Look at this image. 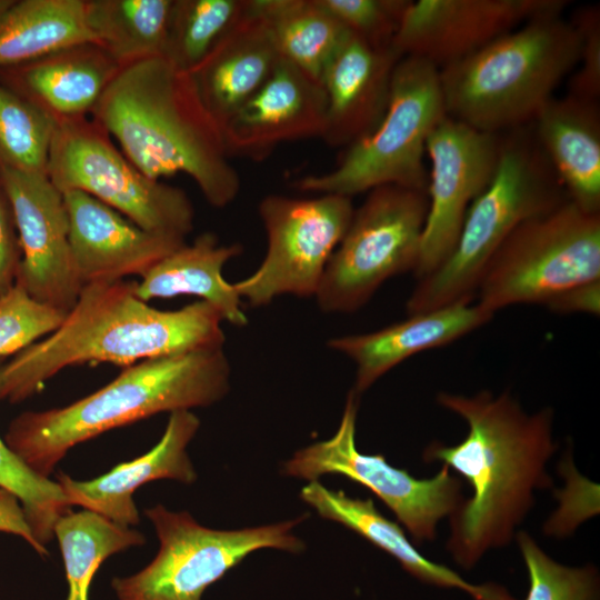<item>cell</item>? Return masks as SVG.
Segmentation results:
<instances>
[{
  "instance_id": "obj_1",
  "label": "cell",
  "mask_w": 600,
  "mask_h": 600,
  "mask_svg": "<svg viewBox=\"0 0 600 600\" xmlns=\"http://www.w3.org/2000/svg\"><path fill=\"white\" fill-rule=\"evenodd\" d=\"M437 401L468 424L466 438L454 446L432 442L424 462L440 461L467 480L472 489L449 517L446 548L461 568L472 569L490 550L508 546L534 506L537 490L552 479L547 464L557 450L553 410L526 412L507 391L494 396L440 392Z\"/></svg>"
},
{
  "instance_id": "obj_2",
  "label": "cell",
  "mask_w": 600,
  "mask_h": 600,
  "mask_svg": "<svg viewBox=\"0 0 600 600\" xmlns=\"http://www.w3.org/2000/svg\"><path fill=\"white\" fill-rule=\"evenodd\" d=\"M136 282L84 284L61 326L0 366V401L22 402L67 367L139 361L222 347V317L206 301L160 310L137 297Z\"/></svg>"
},
{
  "instance_id": "obj_3",
  "label": "cell",
  "mask_w": 600,
  "mask_h": 600,
  "mask_svg": "<svg viewBox=\"0 0 600 600\" xmlns=\"http://www.w3.org/2000/svg\"><path fill=\"white\" fill-rule=\"evenodd\" d=\"M90 118L149 178L184 173L216 208L237 198L240 177L219 123L204 106L192 74L166 57L121 67Z\"/></svg>"
},
{
  "instance_id": "obj_4",
  "label": "cell",
  "mask_w": 600,
  "mask_h": 600,
  "mask_svg": "<svg viewBox=\"0 0 600 600\" xmlns=\"http://www.w3.org/2000/svg\"><path fill=\"white\" fill-rule=\"evenodd\" d=\"M230 374L223 346L146 359L71 404L20 413L3 440L32 471L49 478L71 448L109 430L214 404L229 392Z\"/></svg>"
},
{
  "instance_id": "obj_5",
  "label": "cell",
  "mask_w": 600,
  "mask_h": 600,
  "mask_svg": "<svg viewBox=\"0 0 600 600\" xmlns=\"http://www.w3.org/2000/svg\"><path fill=\"white\" fill-rule=\"evenodd\" d=\"M580 51L570 20L534 18L439 69L447 116L493 134L530 124L577 68Z\"/></svg>"
},
{
  "instance_id": "obj_6",
  "label": "cell",
  "mask_w": 600,
  "mask_h": 600,
  "mask_svg": "<svg viewBox=\"0 0 600 600\" xmlns=\"http://www.w3.org/2000/svg\"><path fill=\"white\" fill-rule=\"evenodd\" d=\"M568 200L532 123L500 133L499 160L490 183L469 206L450 256L418 279L407 301L408 314L473 302L490 259L509 234Z\"/></svg>"
},
{
  "instance_id": "obj_7",
  "label": "cell",
  "mask_w": 600,
  "mask_h": 600,
  "mask_svg": "<svg viewBox=\"0 0 600 600\" xmlns=\"http://www.w3.org/2000/svg\"><path fill=\"white\" fill-rule=\"evenodd\" d=\"M446 116L439 69L423 59L402 57L378 127L347 147L332 170L302 177L294 186L349 198L387 184L427 191L426 146Z\"/></svg>"
},
{
  "instance_id": "obj_8",
  "label": "cell",
  "mask_w": 600,
  "mask_h": 600,
  "mask_svg": "<svg viewBox=\"0 0 600 600\" xmlns=\"http://www.w3.org/2000/svg\"><path fill=\"white\" fill-rule=\"evenodd\" d=\"M600 280V213L568 200L518 226L490 259L476 303L494 314L520 303L547 304Z\"/></svg>"
},
{
  "instance_id": "obj_9",
  "label": "cell",
  "mask_w": 600,
  "mask_h": 600,
  "mask_svg": "<svg viewBox=\"0 0 600 600\" xmlns=\"http://www.w3.org/2000/svg\"><path fill=\"white\" fill-rule=\"evenodd\" d=\"M158 536L154 559L139 572L116 577L119 600H202L204 590L253 551L273 548L298 553L304 543L292 533L308 514L273 524L239 530L201 526L187 511L162 504L144 510Z\"/></svg>"
},
{
  "instance_id": "obj_10",
  "label": "cell",
  "mask_w": 600,
  "mask_h": 600,
  "mask_svg": "<svg viewBox=\"0 0 600 600\" xmlns=\"http://www.w3.org/2000/svg\"><path fill=\"white\" fill-rule=\"evenodd\" d=\"M47 176L62 193L83 191L147 231L184 239L193 230L187 193L146 176L90 117L57 123Z\"/></svg>"
},
{
  "instance_id": "obj_11",
  "label": "cell",
  "mask_w": 600,
  "mask_h": 600,
  "mask_svg": "<svg viewBox=\"0 0 600 600\" xmlns=\"http://www.w3.org/2000/svg\"><path fill=\"white\" fill-rule=\"evenodd\" d=\"M367 193L316 292L324 312L360 309L384 281L417 266L429 206L427 191L387 184Z\"/></svg>"
},
{
  "instance_id": "obj_12",
  "label": "cell",
  "mask_w": 600,
  "mask_h": 600,
  "mask_svg": "<svg viewBox=\"0 0 600 600\" xmlns=\"http://www.w3.org/2000/svg\"><path fill=\"white\" fill-rule=\"evenodd\" d=\"M359 396L349 392L337 432L326 441L297 451L283 473L308 481L323 474H341L371 490L403 524L417 544L437 538L441 519L453 514L464 501L461 480L442 464L424 479L389 464L382 454H363L356 446Z\"/></svg>"
},
{
  "instance_id": "obj_13",
  "label": "cell",
  "mask_w": 600,
  "mask_h": 600,
  "mask_svg": "<svg viewBox=\"0 0 600 600\" xmlns=\"http://www.w3.org/2000/svg\"><path fill=\"white\" fill-rule=\"evenodd\" d=\"M351 198L264 197L259 204L268 249L259 268L233 286L253 307L281 294L312 297L353 216Z\"/></svg>"
},
{
  "instance_id": "obj_14",
  "label": "cell",
  "mask_w": 600,
  "mask_h": 600,
  "mask_svg": "<svg viewBox=\"0 0 600 600\" xmlns=\"http://www.w3.org/2000/svg\"><path fill=\"white\" fill-rule=\"evenodd\" d=\"M499 152L500 133L479 131L448 116L429 136V206L413 270L418 279L434 271L452 252L469 206L494 174Z\"/></svg>"
},
{
  "instance_id": "obj_15",
  "label": "cell",
  "mask_w": 600,
  "mask_h": 600,
  "mask_svg": "<svg viewBox=\"0 0 600 600\" xmlns=\"http://www.w3.org/2000/svg\"><path fill=\"white\" fill-rule=\"evenodd\" d=\"M0 184L21 248L17 282L36 300L68 312L82 283L76 271L63 194L47 174L0 166Z\"/></svg>"
},
{
  "instance_id": "obj_16",
  "label": "cell",
  "mask_w": 600,
  "mask_h": 600,
  "mask_svg": "<svg viewBox=\"0 0 600 600\" xmlns=\"http://www.w3.org/2000/svg\"><path fill=\"white\" fill-rule=\"evenodd\" d=\"M568 6L566 0H410L392 47L441 69L534 18L562 14Z\"/></svg>"
},
{
  "instance_id": "obj_17",
  "label": "cell",
  "mask_w": 600,
  "mask_h": 600,
  "mask_svg": "<svg viewBox=\"0 0 600 600\" xmlns=\"http://www.w3.org/2000/svg\"><path fill=\"white\" fill-rule=\"evenodd\" d=\"M326 114L322 84L281 58L260 89L222 123L227 152L261 161L282 142L322 138Z\"/></svg>"
},
{
  "instance_id": "obj_18",
  "label": "cell",
  "mask_w": 600,
  "mask_h": 600,
  "mask_svg": "<svg viewBox=\"0 0 600 600\" xmlns=\"http://www.w3.org/2000/svg\"><path fill=\"white\" fill-rule=\"evenodd\" d=\"M69 219V243L82 287L98 281L141 277L186 243L184 239L147 231L92 196L62 193Z\"/></svg>"
},
{
  "instance_id": "obj_19",
  "label": "cell",
  "mask_w": 600,
  "mask_h": 600,
  "mask_svg": "<svg viewBox=\"0 0 600 600\" xmlns=\"http://www.w3.org/2000/svg\"><path fill=\"white\" fill-rule=\"evenodd\" d=\"M401 58L393 47L373 48L347 32L320 79L327 100L321 139L327 144L347 148L378 127Z\"/></svg>"
},
{
  "instance_id": "obj_20",
  "label": "cell",
  "mask_w": 600,
  "mask_h": 600,
  "mask_svg": "<svg viewBox=\"0 0 600 600\" xmlns=\"http://www.w3.org/2000/svg\"><path fill=\"white\" fill-rule=\"evenodd\" d=\"M199 427L200 420L191 410L171 412L161 439L143 456L88 481L63 472L57 473L56 481L71 507L80 506L121 526H137L140 514L132 496L138 488L162 479L186 484L197 480L187 447Z\"/></svg>"
},
{
  "instance_id": "obj_21",
  "label": "cell",
  "mask_w": 600,
  "mask_h": 600,
  "mask_svg": "<svg viewBox=\"0 0 600 600\" xmlns=\"http://www.w3.org/2000/svg\"><path fill=\"white\" fill-rule=\"evenodd\" d=\"M478 303H457L409 314L380 330L333 338L328 346L357 366L352 389L358 396L407 358L428 349L447 346L492 319Z\"/></svg>"
},
{
  "instance_id": "obj_22",
  "label": "cell",
  "mask_w": 600,
  "mask_h": 600,
  "mask_svg": "<svg viewBox=\"0 0 600 600\" xmlns=\"http://www.w3.org/2000/svg\"><path fill=\"white\" fill-rule=\"evenodd\" d=\"M280 59L266 21L250 0L241 19L191 72L220 128L268 80Z\"/></svg>"
},
{
  "instance_id": "obj_23",
  "label": "cell",
  "mask_w": 600,
  "mask_h": 600,
  "mask_svg": "<svg viewBox=\"0 0 600 600\" xmlns=\"http://www.w3.org/2000/svg\"><path fill=\"white\" fill-rule=\"evenodd\" d=\"M536 138L569 200L600 213L599 101L552 98L532 122Z\"/></svg>"
},
{
  "instance_id": "obj_24",
  "label": "cell",
  "mask_w": 600,
  "mask_h": 600,
  "mask_svg": "<svg viewBox=\"0 0 600 600\" xmlns=\"http://www.w3.org/2000/svg\"><path fill=\"white\" fill-rule=\"evenodd\" d=\"M16 68V92L61 123L90 117L121 67L98 44L82 43Z\"/></svg>"
},
{
  "instance_id": "obj_25",
  "label": "cell",
  "mask_w": 600,
  "mask_h": 600,
  "mask_svg": "<svg viewBox=\"0 0 600 600\" xmlns=\"http://www.w3.org/2000/svg\"><path fill=\"white\" fill-rule=\"evenodd\" d=\"M300 498L320 517L336 521L392 556L401 567L422 582L466 591L474 600H516L496 583L473 584L450 568L423 557L396 522L383 517L372 499L352 498L326 488L318 480L300 491Z\"/></svg>"
},
{
  "instance_id": "obj_26",
  "label": "cell",
  "mask_w": 600,
  "mask_h": 600,
  "mask_svg": "<svg viewBox=\"0 0 600 600\" xmlns=\"http://www.w3.org/2000/svg\"><path fill=\"white\" fill-rule=\"evenodd\" d=\"M242 252L239 243L221 244L216 234H199L191 244L183 243L140 277L134 284L138 298L170 299L192 294L211 304L237 327L248 323L241 298L233 283L222 276L224 264Z\"/></svg>"
},
{
  "instance_id": "obj_27",
  "label": "cell",
  "mask_w": 600,
  "mask_h": 600,
  "mask_svg": "<svg viewBox=\"0 0 600 600\" xmlns=\"http://www.w3.org/2000/svg\"><path fill=\"white\" fill-rule=\"evenodd\" d=\"M82 43H96L86 23L84 0L13 1L0 14V67Z\"/></svg>"
},
{
  "instance_id": "obj_28",
  "label": "cell",
  "mask_w": 600,
  "mask_h": 600,
  "mask_svg": "<svg viewBox=\"0 0 600 600\" xmlns=\"http://www.w3.org/2000/svg\"><path fill=\"white\" fill-rule=\"evenodd\" d=\"M174 0H84L96 43L120 67L164 56Z\"/></svg>"
},
{
  "instance_id": "obj_29",
  "label": "cell",
  "mask_w": 600,
  "mask_h": 600,
  "mask_svg": "<svg viewBox=\"0 0 600 600\" xmlns=\"http://www.w3.org/2000/svg\"><path fill=\"white\" fill-rule=\"evenodd\" d=\"M254 4L281 58L320 82L348 30L319 0H254Z\"/></svg>"
},
{
  "instance_id": "obj_30",
  "label": "cell",
  "mask_w": 600,
  "mask_h": 600,
  "mask_svg": "<svg viewBox=\"0 0 600 600\" xmlns=\"http://www.w3.org/2000/svg\"><path fill=\"white\" fill-rule=\"evenodd\" d=\"M61 550L68 582L67 600H88L94 573L110 556L142 546L144 536L96 512L71 510L53 528Z\"/></svg>"
},
{
  "instance_id": "obj_31",
  "label": "cell",
  "mask_w": 600,
  "mask_h": 600,
  "mask_svg": "<svg viewBox=\"0 0 600 600\" xmlns=\"http://www.w3.org/2000/svg\"><path fill=\"white\" fill-rule=\"evenodd\" d=\"M250 0H174L164 56L193 72L241 19Z\"/></svg>"
},
{
  "instance_id": "obj_32",
  "label": "cell",
  "mask_w": 600,
  "mask_h": 600,
  "mask_svg": "<svg viewBox=\"0 0 600 600\" xmlns=\"http://www.w3.org/2000/svg\"><path fill=\"white\" fill-rule=\"evenodd\" d=\"M56 126L37 106L0 84V166L47 174Z\"/></svg>"
},
{
  "instance_id": "obj_33",
  "label": "cell",
  "mask_w": 600,
  "mask_h": 600,
  "mask_svg": "<svg viewBox=\"0 0 600 600\" xmlns=\"http://www.w3.org/2000/svg\"><path fill=\"white\" fill-rule=\"evenodd\" d=\"M0 488L18 498L34 539L47 548L54 537V523L71 506L56 480L32 471L1 437Z\"/></svg>"
},
{
  "instance_id": "obj_34",
  "label": "cell",
  "mask_w": 600,
  "mask_h": 600,
  "mask_svg": "<svg viewBox=\"0 0 600 600\" xmlns=\"http://www.w3.org/2000/svg\"><path fill=\"white\" fill-rule=\"evenodd\" d=\"M514 539L529 577L524 600H599L596 567H567L554 561L526 531L517 532Z\"/></svg>"
},
{
  "instance_id": "obj_35",
  "label": "cell",
  "mask_w": 600,
  "mask_h": 600,
  "mask_svg": "<svg viewBox=\"0 0 600 600\" xmlns=\"http://www.w3.org/2000/svg\"><path fill=\"white\" fill-rule=\"evenodd\" d=\"M67 312L32 298L19 283L0 297V359L56 331Z\"/></svg>"
},
{
  "instance_id": "obj_36",
  "label": "cell",
  "mask_w": 600,
  "mask_h": 600,
  "mask_svg": "<svg viewBox=\"0 0 600 600\" xmlns=\"http://www.w3.org/2000/svg\"><path fill=\"white\" fill-rule=\"evenodd\" d=\"M348 31L373 48H390L410 0H319Z\"/></svg>"
},
{
  "instance_id": "obj_37",
  "label": "cell",
  "mask_w": 600,
  "mask_h": 600,
  "mask_svg": "<svg viewBox=\"0 0 600 600\" xmlns=\"http://www.w3.org/2000/svg\"><path fill=\"white\" fill-rule=\"evenodd\" d=\"M581 36V51L576 72L569 80L568 94L591 101L600 97V8L584 6L570 19Z\"/></svg>"
},
{
  "instance_id": "obj_38",
  "label": "cell",
  "mask_w": 600,
  "mask_h": 600,
  "mask_svg": "<svg viewBox=\"0 0 600 600\" xmlns=\"http://www.w3.org/2000/svg\"><path fill=\"white\" fill-rule=\"evenodd\" d=\"M21 248L7 198L0 193V297L17 282Z\"/></svg>"
},
{
  "instance_id": "obj_39",
  "label": "cell",
  "mask_w": 600,
  "mask_h": 600,
  "mask_svg": "<svg viewBox=\"0 0 600 600\" xmlns=\"http://www.w3.org/2000/svg\"><path fill=\"white\" fill-rule=\"evenodd\" d=\"M556 313L584 312L599 316L600 280L571 288L546 304Z\"/></svg>"
},
{
  "instance_id": "obj_40",
  "label": "cell",
  "mask_w": 600,
  "mask_h": 600,
  "mask_svg": "<svg viewBox=\"0 0 600 600\" xmlns=\"http://www.w3.org/2000/svg\"><path fill=\"white\" fill-rule=\"evenodd\" d=\"M0 532L11 533L24 539L40 556H48L47 548L34 539L24 517L20 501L11 492L0 488Z\"/></svg>"
},
{
  "instance_id": "obj_41",
  "label": "cell",
  "mask_w": 600,
  "mask_h": 600,
  "mask_svg": "<svg viewBox=\"0 0 600 600\" xmlns=\"http://www.w3.org/2000/svg\"><path fill=\"white\" fill-rule=\"evenodd\" d=\"M14 0H0V14L13 3Z\"/></svg>"
}]
</instances>
